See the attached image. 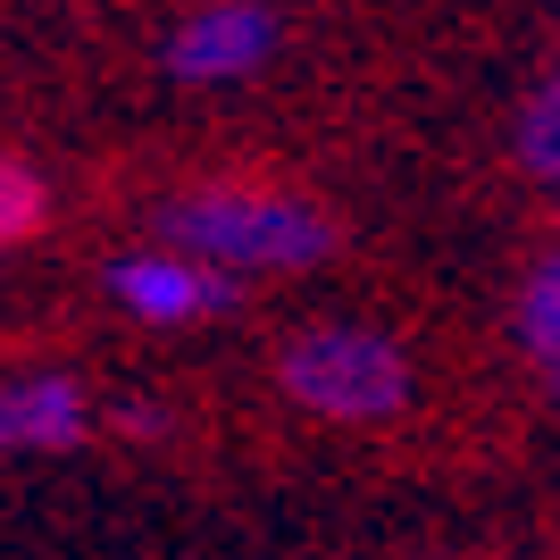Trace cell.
Returning <instances> with one entry per match:
<instances>
[{"label":"cell","instance_id":"8","mask_svg":"<svg viewBox=\"0 0 560 560\" xmlns=\"http://www.w3.org/2000/svg\"><path fill=\"white\" fill-rule=\"evenodd\" d=\"M43 210H50V192H43V176L25 160H0V259L18 252L25 234L43 226Z\"/></svg>","mask_w":560,"mask_h":560},{"label":"cell","instance_id":"6","mask_svg":"<svg viewBox=\"0 0 560 560\" xmlns=\"http://www.w3.org/2000/svg\"><path fill=\"white\" fill-rule=\"evenodd\" d=\"M518 351L544 369V385L560 394V243L527 268V284H518Z\"/></svg>","mask_w":560,"mask_h":560},{"label":"cell","instance_id":"7","mask_svg":"<svg viewBox=\"0 0 560 560\" xmlns=\"http://www.w3.org/2000/svg\"><path fill=\"white\" fill-rule=\"evenodd\" d=\"M518 167L560 201V68L536 84V101L518 109Z\"/></svg>","mask_w":560,"mask_h":560},{"label":"cell","instance_id":"1","mask_svg":"<svg viewBox=\"0 0 560 560\" xmlns=\"http://www.w3.org/2000/svg\"><path fill=\"white\" fill-rule=\"evenodd\" d=\"M160 234L176 252L210 259L226 277H293V268H318L335 252V218L302 192H268V185H201L176 192L160 210Z\"/></svg>","mask_w":560,"mask_h":560},{"label":"cell","instance_id":"4","mask_svg":"<svg viewBox=\"0 0 560 560\" xmlns=\"http://www.w3.org/2000/svg\"><path fill=\"white\" fill-rule=\"evenodd\" d=\"M268 50H277V18H268L259 0H210V9H192V18L167 34V75L210 93V84L259 75Z\"/></svg>","mask_w":560,"mask_h":560},{"label":"cell","instance_id":"5","mask_svg":"<svg viewBox=\"0 0 560 560\" xmlns=\"http://www.w3.org/2000/svg\"><path fill=\"white\" fill-rule=\"evenodd\" d=\"M93 435V394L75 376L43 369V376H0V460L25 452H75Z\"/></svg>","mask_w":560,"mask_h":560},{"label":"cell","instance_id":"3","mask_svg":"<svg viewBox=\"0 0 560 560\" xmlns=\"http://www.w3.org/2000/svg\"><path fill=\"white\" fill-rule=\"evenodd\" d=\"M101 293H109L135 327H210V318H234V310H243V277H226V268H210V259L176 252V243L109 259Z\"/></svg>","mask_w":560,"mask_h":560},{"label":"cell","instance_id":"2","mask_svg":"<svg viewBox=\"0 0 560 560\" xmlns=\"http://www.w3.org/2000/svg\"><path fill=\"white\" fill-rule=\"evenodd\" d=\"M277 385L284 401H302L327 427H394L419 394L410 351L376 327H310L277 351Z\"/></svg>","mask_w":560,"mask_h":560}]
</instances>
